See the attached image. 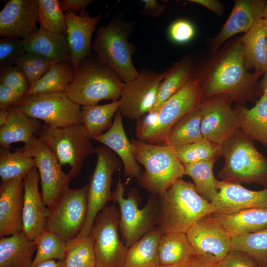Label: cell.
<instances>
[{
	"label": "cell",
	"instance_id": "1",
	"mask_svg": "<svg viewBox=\"0 0 267 267\" xmlns=\"http://www.w3.org/2000/svg\"><path fill=\"white\" fill-rule=\"evenodd\" d=\"M158 199L157 225L163 234L186 233L197 221L214 212L211 203L197 193L194 184L182 178Z\"/></svg>",
	"mask_w": 267,
	"mask_h": 267
},
{
	"label": "cell",
	"instance_id": "2",
	"mask_svg": "<svg viewBox=\"0 0 267 267\" xmlns=\"http://www.w3.org/2000/svg\"><path fill=\"white\" fill-rule=\"evenodd\" d=\"M260 74L247 71L242 44L238 42L220 57L210 70L205 83L201 84L202 100L218 94L227 95L232 101L246 100L252 94Z\"/></svg>",
	"mask_w": 267,
	"mask_h": 267
},
{
	"label": "cell",
	"instance_id": "3",
	"mask_svg": "<svg viewBox=\"0 0 267 267\" xmlns=\"http://www.w3.org/2000/svg\"><path fill=\"white\" fill-rule=\"evenodd\" d=\"M202 100V86L193 76L157 111L136 120L137 139L151 144L164 145L173 125L187 113L198 108Z\"/></svg>",
	"mask_w": 267,
	"mask_h": 267
},
{
	"label": "cell",
	"instance_id": "4",
	"mask_svg": "<svg viewBox=\"0 0 267 267\" xmlns=\"http://www.w3.org/2000/svg\"><path fill=\"white\" fill-rule=\"evenodd\" d=\"M134 157L144 170L136 178L151 194L160 195L184 175V166L178 160L173 147L132 139Z\"/></svg>",
	"mask_w": 267,
	"mask_h": 267
},
{
	"label": "cell",
	"instance_id": "5",
	"mask_svg": "<svg viewBox=\"0 0 267 267\" xmlns=\"http://www.w3.org/2000/svg\"><path fill=\"white\" fill-rule=\"evenodd\" d=\"M222 145L224 163L218 175L222 181L267 187V158L257 149L253 140L239 129Z\"/></svg>",
	"mask_w": 267,
	"mask_h": 267
},
{
	"label": "cell",
	"instance_id": "6",
	"mask_svg": "<svg viewBox=\"0 0 267 267\" xmlns=\"http://www.w3.org/2000/svg\"><path fill=\"white\" fill-rule=\"evenodd\" d=\"M124 84L97 57L89 55L79 65L65 92L80 106L95 105L102 100L120 99Z\"/></svg>",
	"mask_w": 267,
	"mask_h": 267
},
{
	"label": "cell",
	"instance_id": "7",
	"mask_svg": "<svg viewBox=\"0 0 267 267\" xmlns=\"http://www.w3.org/2000/svg\"><path fill=\"white\" fill-rule=\"evenodd\" d=\"M130 26L117 18L112 19L95 32L91 45L98 58L124 83L133 80L138 73L132 60L136 48L128 41L131 33Z\"/></svg>",
	"mask_w": 267,
	"mask_h": 267
},
{
	"label": "cell",
	"instance_id": "8",
	"mask_svg": "<svg viewBox=\"0 0 267 267\" xmlns=\"http://www.w3.org/2000/svg\"><path fill=\"white\" fill-rule=\"evenodd\" d=\"M38 134L61 165L71 167L72 178L80 174L86 158L96 151L82 124L61 128L45 123Z\"/></svg>",
	"mask_w": 267,
	"mask_h": 267
},
{
	"label": "cell",
	"instance_id": "9",
	"mask_svg": "<svg viewBox=\"0 0 267 267\" xmlns=\"http://www.w3.org/2000/svg\"><path fill=\"white\" fill-rule=\"evenodd\" d=\"M125 187L119 175L112 201L117 202L120 209L119 229L124 242L130 248L157 225L159 203L158 195L151 194L142 209L138 208L139 196L132 188L127 198H124Z\"/></svg>",
	"mask_w": 267,
	"mask_h": 267
},
{
	"label": "cell",
	"instance_id": "10",
	"mask_svg": "<svg viewBox=\"0 0 267 267\" xmlns=\"http://www.w3.org/2000/svg\"><path fill=\"white\" fill-rule=\"evenodd\" d=\"M27 116L58 127L82 124L81 106L65 92L39 93L23 97L14 106Z\"/></svg>",
	"mask_w": 267,
	"mask_h": 267
},
{
	"label": "cell",
	"instance_id": "11",
	"mask_svg": "<svg viewBox=\"0 0 267 267\" xmlns=\"http://www.w3.org/2000/svg\"><path fill=\"white\" fill-rule=\"evenodd\" d=\"M95 154L96 165L88 184L87 216L79 237H87L91 233L96 217L107 202L112 201V176L121 165L116 154L104 145L96 148Z\"/></svg>",
	"mask_w": 267,
	"mask_h": 267
},
{
	"label": "cell",
	"instance_id": "12",
	"mask_svg": "<svg viewBox=\"0 0 267 267\" xmlns=\"http://www.w3.org/2000/svg\"><path fill=\"white\" fill-rule=\"evenodd\" d=\"M88 184L64 190L49 208L46 229L66 241L77 237L85 224L88 213Z\"/></svg>",
	"mask_w": 267,
	"mask_h": 267
},
{
	"label": "cell",
	"instance_id": "13",
	"mask_svg": "<svg viewBox=\"0 0 267 267\" xmlns=\"http://www.w3.org/2000/svg\"><path fill=\"white\" fill-rule=\"evenodd\" d=\"M120 215L116 207L106 206L97 215L91 228L96 267H123L128 248L120 239Z\"/></svg>",
	"mask_w": 267,
	"mask_h": 267
},
{
	"label": "cell",
	"instance_id": "14",
	"mask_svg": "<svg viewBox=\"0 0 267 267\" xmlns=\"http://www.w3.org/2000/svg\"><path fill=\"white\" fill-rule=\"evenodd\" d=\"M165 74L166 71L157 72L141 69L134 78L125 83L121 92L122 102L119 108L122 116L137 120L151 112Z\"/></svg>",
	"mask_w": 267,
	"mask_h": 267
},
{
	"label": "cell",
	"instance_id": "15",
	"mask_svg": "<svg viewBox=\"0 0 267 267\" xmlns=\"http://www.w3.org/2000/svg\"><path fill=\"white\" fill-rule=\"evenodd\" d=\"M21 149L28 152L35 159L40 177L42 198L44 204L50 207L69 187L71 176L62 171L54 154L39 137L34 136Z\"/></svg>",
	"mask_w": 267,
	"mask_h": 267
},
{
	"label": "cell",
	"instance_id": "16",
	"mask_svg": "<svg viewBox=\"0 0 267 267\" xmlns=\"http://www.w3.org/2000/svg\"><path fill=\"white\" fill-rule=\"evenodd\" d=\"M231 98L218 94L203 100L199 109L201 113V131L203 138L222 145L239 129V117L231 107Z\"/></svg>",
	"mask_w": 267,
	"mask_h": 267
},
{
	"label": "cell",
	"instance_id": "17",
	"mask_svg": "<svg viewBox=\"0 0 267 267\" xmlns=\"http://www.w3.org/2000/svg\"><path fill=\"white\" fill-rule=\"evenodd\" d=\"M197 257L205 261L220 263L231 250V237L207 216L186 232Z\"/></svg>",
	"mask_w": 267,
	"mask_h": 267
},
{
	"label": "cell",
	"instance_id": "18",
	"mask_svg": "<svg viewBox=\"0 0 267 267\" xmlns=\"http://www.w3.org/2000/svg\"><path fill=\"white\" fill-rule=\"evenodd\" d=\"M38 0H9L0 12V36L24 40L37 31Z\"/></svg>",
	"mask_w": 267,
	"mask_h": 267
},
{
	"label": "cell",
	"instance_id": "19",
	"mask_svg": "<svg viewBox=\"0 0 267 267\" xmlns=\"http://www.w3.org/2000/svg\"><path fill=\"white\" fill-rule=\"evenodd\" d=\"M24 202L22 213V231L33 241L46 229L49 213L39 190L40 177L36 166L24 178Z\"/></svg>",
	"mask_w": 267,
	"mask_h": 267
},
{
	"label": "cell",
	"instance_id": "20",
	"mask_svg": "<svg viewBox=\"0 0 267 267\" xmlns=\"http://www.w3.org/2000/svg\"><path fill=\"white\" fill-rule=\"evenodd\" d=\"M214 213L229 215L255 208H267V187L253 191L240 184L221 180L219 191L210 202Z\"/></svg>",
	"mask_w": 267,
	"mask_h": 267
},
{
	"label": "cell",
	"instance_id": "21",
	"mask_svg": "<svg viewBox=\"0 0 267 267\" xmlns=\"http://www.w3.org/2000/svg\"><path fill=\"white\" fill-rule=\"evenodd\" d=\"M23 202V178L1 181L0 186V237L22 231Z\"/></svg>",
	"mask_w": 267,
	"mask_h": 267
},
{
	"label": "cell",
	"instance_id": "22",
	"mask_svg": "<svg viewBox=\"0 0 267 267\" xmlns=\"http://www.w3.org/2000/svg\"><path fill=\"white\" fill-rule=\"evenodd\" d=\"M64 13L71 63L76 71L81 62L90 55L92 35L100 17H90L84 13L77 15L70 11Z\"/></svg>",
	"mask_w": 267,
	"mask_h": 267
},
{
	"label": "cell",
	"instance_id": "23",
	"mask_svg": "<svg viewBox=\"0 0 267 267\" xmlns=\"http://www.w3.org/2000/svg\"><path fill=\"white\" fill-rule=\"evenodd\" d=\"M266 2L260 0H237L220 32L213 40L216 50L227 39L241 32L245 33L261 18H264Z\"/></svg>",
	"mask_w": 267,
	"mask_h": 267
},
{
	"label": "cell",
	"instance_id": "24",
	"mask_svg": "<svg viewBox=\"0 0 267 267\" xmlns=\"http://www.w3.org/2000/svg\"><path fill=\"white\" fill-rule=\"evenodd\" d=\"M123 116L118 110L110 128L101 135L93 138L116 153L124 166V175L129 178H137L141 169L134 157V146L125 133Z\"/></svg>",
	"mask_w": 267,
	"mask_h": 267
},
{
	"label": "cell",
	"instance_id": "25",
	"mask_svg": "<svg viewBox=\"0 0 267 267\" xmlns=\"http://www.w3.org/2000/svg\"><path fill=\"white\" fill-rule=\"evenodd\" d=\"M26 52L41 55L56 64L71 62L70 51L66 36L46 31L40 27L23 40Z\"/></svg>",
	"mask_w": 267,
	"mask_h": 267
},
{
	"label": "cell",
	"instance_id": "26",
	"mask_svg": "<svg viewBox=\"0 0 267 267\" xmlns=\"http://www.w3.org/2000/svg\"><path fill=\"white\" fill-rule=\"evenodd\" d=\"M231 238L267 228V208H255L229 214L207 216Z\"/></svg>",
	"mask_w": 267,
	"mask_h": 267
},
{
	"label": "cell",
	"instance_id": "27",
	"mask_svg": "<svg viewBox=\"0 0 267 267\" xmlns=\"http://www.w3.org/2000/svg\"><path fill=\"white\" fill-rule=\"evenodd\" d=\"M42 126L38 120L27 116L13 106L8 109L6 122L0 127V146L11 149L10 145L13 143L27 144Z\"/></svg>",
	"mask_w": 267,
	"mask_h": 267
},
{
	"label": "cell",
	"instance_id": "28",
	"mask_svg": "<svg viewBox=\"0 0 267 267\" xmlns=\"http://www.w3.org/2000/svg\"><path fill=\"white\" fill-rule=\"evenodd\" d=\"M37 250L23 231L0 239V267H31Z\"/></svg>",
	"mask_w": 267,
	"mask_h": 267
},
{
	"label": "cell",
	"instance_id": "29",
	"mask_svg": "<svg viewBox=\"0 0 267 267\" xmlns=\"http://www.w3.org/2000/svg\"><path fill=\"white\" fill-rule=\"evenodd\" d=\"M240 42L247 69L253 68L257 73H265L267 63L265 19L258 20Z\"/></svg>",
	"mask_w": 267,
	"mask_h": 267
},
{
	"label": "cell",
	"instance_id": "30",
	"mask_svg": "<svg viewBox=\"0 0 267 267\" xmlns=\"http://www.w3.org/2000/svg\"><path fill=\"white\" fill-rule=\"evenodd\" d=\"M163 235L155 227L128 248L123 267H160L158 247Z\"/></svg>",
	"mask_w": 267,
	"mask_h": 267
},
{
	"label": "cell",
	"instance_id": "31",
	"mask_svg": "<svg viewBox=\"0 0 267 267\" xmlns=\"http://www.w3.org/2000/svg\"><path fill=\"white\" fill-rule=\"evenodd\" d=\"M239 129L252 140L267 146V97L262 95L254 107L239 106L235 109Z\"/></svg>",
	"mask_w": 267,
	"mask_h": 267
},
{
	"label": "cell",
	"instance_id": "32",
	"mask_svg": "<svg viewBox=\"0 0 267 267\" xmlns=\"http://www.w3.org/2000/svg\"><path fill=\"white\" fill-rule=\"evenodd\" d=\"M158 253L160 266L190 262L197 257L186 233L163 234L158 244Z\"/></svg>",
	"mask_w": 267,
	"mask_h": 267
},
{
	"label": "cell",
	"instance_id": "33",
	"mask_svg": "<svg viewBox=\"0 0 267 267\" xmlns=\"http://www.w3.org/2000/svg\"><path fill=\"white\" fill-rule=\"evenodd\" d=\"M121 102L120 99L104 105L81 106L82 124L92 139L110 128Z\"/></svg>",
	"mask_w": 267,
	"mask_h": 267
},
{
	"label": "cell",
	"instance_id": "34",
	"mask_svg": "<svg viewBox=\"0 0 267 267\" xmlns=\"http://www.w3.org/2000/svg\"><path fill=\"white\" fill-rule=\"evenodd\" d=\"M193 66L189 58H185L166 71L158 90L157 99L150 112L157 111L169 98L180 90L192 77Z\"/></svg>",
	"mask_w": 267,
	"mask_h": 267
},
{
	"label": "cell",
	"instance_id": "35",
	"mask_svg": "<svg viewBox=\"0 0 267 267\" xmlns=\"http://www.w3.org/2000/svg\"><path fill=\"white\" fill-rule=\"evenodd\" d=\"M201 119L199 107L183 116L170 129L164 145L179 147L202 139Z\"/></svg>",
	"mask_w": 267,
	"mask_h": 267
},
{
	"label": "cell",
	"instance_id": "36",
	"mask_svg": "<svg viewBox=\"0 0 267 267\" xmlns=\"http://www.w3.org/2000/svg\"><path fill=\"white\" fill-rule=\"evenodd\" d=\"M75 73L71 62L55 64L30 88L24 96L39 93L65 92L73 82Z\"/></svg>",
	"mask_w": 267,
	"mask_h": 267
},
{
	"label": "cell",
	"instance_id": "37",
	"mask_svg": "<svg viewBox=\"0 0 267 267\" xmlns=\"http://www.w3.org/2000/svg\"><path fill=\"white\" fill-rule=\"evenodd\" d=\"M217 159L214 158L184 165V175L192 179L197 193L209 202L219 191L220 181L215 178L213 173V167Z\"/></svg>",
	"mask_w": 267,
	"mask_h": 267
},
{
	"label": "cell",
	"instance_id": "38",
	"mask_svg": "<svg viewBox=\"0 0 267 267\" xmlns=\"http://www.w3.org/2000/svg\"><path fill=\"white\" fill-rule=\"evenodd\" d=\"M36 160L28 152L20 149L11 152L10 149H0V177L1 181L22 178L36 166Z\"/></svg>",
	"mask_w": 267,
	"mask_h": 267
},
{
	"label": "cell",
	"instance_id": "39",
	"mask_svg": "<svg viewBox=\"0 0 267 267\" xmlns=\"http://www.w3.org/2000/svg\"><path fill=\"white\" fill-rule=\"evenodd\" d=\"M94 239L90 233L87 237L77 236L66 241V267H96Z\"/></svg>",
	"mask_w": 267,
	"mask_h": 267
},
{
	"label": "cell",
	"instance_id": "40",
	"mask_svg": "<svg viewBox=\"0 0 267 267\" xmlns=\"http://www.w3.org/2000/svg\"><path fill=\"white\" fill-rule=\"evenodd\" d=\"M231 250L247 254L261 267L267 266V228L232 237Z\"/></svg>",
	"mask_w": 267,
	"mask_h": 267
},
{
	"label": "cell",
	"instance_id": "41",
	"mask_svg": "<svg viewBox=\"0 0 267 267\" xmlns=\"http://www.w3.org/2000/svg\"><path fill=\"white\" fill-rule=\"evenodd\" d=\"M34 241L37 252L31 267L51 260L64 261L66 242L58 235L45 229Z\"/></svg>",
	"mask_w": 267,
	"mask_h": 267
},
{
	"label": "cell",
	"instance_id": "42",
	"mask_svg": "<svg viewBox=\"0 0 267 267\" xmlns=\"http://www.w3.org/2000/svg\"><path fill=\"white\" fill-rule=\"evenodd\" d=\"M173 148L178 160L184 166L214 158L218 159L222 156V145L204 138L191 144Z\"/></svg>",
	"mask_w": 267,
	"mask_h": 267
},
{
	"label": "cell",
	"instance_id": "43",
	"mask_svg": "<svg viewBox=\"0 0 267 267\" xmlns=\"http://www.w3.org/2000/svg\"><path fill=\"white\" fill-rule=\"evenodd\" d=\"M40 28L52 33L66 35L65 13L58 0H38ZM66 36V35H65Z\"/></svg>",
	"mask_w": 267,
	"mask_h": 267
},
{
	"label": "cell",
	"instance_id": "44",
	"mask_svg": "<svg viewBox=\"0 0 267 267\" xmlns=\"http://www.w3.org/2000/svg\"><path fill=\"white\" fill-rule=\"evenodd\" d=\"M54 64L51 60L32 52H25L13 63L24 74L30 87Z\"/></svg>",
	"mask_w": 267,
	"mask_h": 267
},
{
	"label": "cell",
	"instance_id": "45",
	"mask_svg": "<svg viewBox=\"0 0 267 267\" xmlns=\"http://www.w3.org/2000/svg\"><path fill=\"white\" fill-rule=\"evenodd\" d=\"M25 52L22 40L12 37L1 38L0 68L13 65L14 61Z\"/></svg>",
	"mask_w": 267,
	"mask_h": 267
},
{
	"label": "cell",
	"instance_id": "46",
	"mask_svg": "<svg viewBox=\"0 0 267 267\" xmlns=\"http://www.w3.org/2000/svg\"><path fill=\"white\" fill-rule=\"evenodd\" d=\"M0 83L9 86L23 97L30 88L24 74L14 65L0 68Z\"/></svg>",
	"mask_w": 267,
	"mask_h": 267
},
{
	"label": "cell",
	"instance_id": "47",
	"mask_svg": "<svg viewBox=\"0 0 267 267\" xmlns=\"http://www.w3.org/2000/svg\"><path fill=\"white\" fill-rule=\"evenodd\" d=\"M195 34L192 24L186 20H178L172 23L170 27L169 34L174 41L183 43L190 40Z\"/></svg>",
	"mask_w": 267,
	"mask_h": 267
},
{
	"label": "cell",
	"instance_id": "48",
	"mask_svg": "<svg viewBox=\"0 0 267 267\" xmlns=\"http://www.w3.org/2000/svg\"><path fill=\"white\" fill-rule=\"evenodd\" d=\"M256 263L247 254L230 250L220 262L221 267H256Z\"/></svg>",
	"mask_w": 267,
	"mask_h": 267
},
{
	"label": "cell",
	"instance_id": "49",
	"mask_svg": "<svg viewBox=\"0 0 267 267\" xmlns=\"http://www.w3.org/2000/svg\"><path fill=\"white\" fill-rule=\"evenodd\" d=\"M23 96L9 86L0 83V109H9Z\"/></svg>",
	"mask_w": 267,
	"mask_h": 267
},
{
	"label": "cell",
	"instance_id": "50",
	"mask_svg": "<svg viewBox=\"0 0 267 267\" xmlns=\"http://www.w3.org/2000/svg\"><path fill=\"white\" fill-rule=\"evenodd\" d=\"M142 1L144 5L141 10V14L144 16L158 17L166 10V5L155 0H143Z\"/></svg>",
	"mask_w": 267,
	"mask_h": 267
},
{
	"label": "cell",
	"instance_id": "51",
	"mask_svg": "<svg viewBox=\"0 0 267 267\" xmlns=\"http://www.w3.org/2000/svg\"><path fill=\"white\" fill-rule=\"evenodd\" d=\"M93 0H62L60 1V5L64 12L70 11L73 12H78L85 9Z\"/></svg>",
	"mask_w": 267,
	"mask_h": 267
},
{
	"label": "cell",
	"instance_id": "52",
	"mask_svg": "<svg viewBox=\"0 0 267 267\" xmlns=\"http://www.w3.org/2000/svg\"><path fill=\"white\" fill-rule=\"evenodd\" d=\"M190 2L202 5L217 14L221 15L223 11V7L221 3L215 0H189Z\"/></svg>",
	"mask_w": 267,
	"mask_h": 267
},
{
	"label": "cell",
	"instance_id": "53",
	"mask_svg": "<svg viewBox=\"0 0 267 267\" xmlns=\"http://www.w3.org/2000/svg\"><path fill=\"white\" fill-rule=\"evenodd\" d=\"M188 267H221L220 263H216L205 261L196 257L192 260Z\"/></svg>",
	"mask_w": 267,
	"mask_h": 267
},
{
	"label": "cell",
	"instance_id": "54",
	"mask_svg": "<svg viewBox=\"0 0 267 267\" xmlns=\"http://www.w3.org/2000/svg\"><path fill=\"white\" fill-rule=\"evenodd\" d=\"M36 267H66L64 261L56 260H49L44 262H43Z\"/></svg>",
	"mask_w": 267,
	"mask_h": 267
},
{
	"label": "cell",
	"instance_id": "55",
	"mask_svg": "<svg viewBox=\"0 0 267 267\" xmlns=\"http://www.w3.org/2000/svg\"><path fill=\"white\" fill-rule=\"evenodd\" d=\"M8 115V109H0V127L5 124Z\"/></svg>",
	"mask_w": 267,
	"mask_h": 267
},
{
	"label": "cell",
	"instance_id": "56",
	"mask_svg": "<svg viewBox=\"0 0 267 267\" xmlns=\"http://www.w3.org/2000/svg\"><path fill=\"white\" fill-rule=\"evenodd\" d=\"M264 76L261 82V89L263 91L262 95L267 97V72L264 73Z\"/></svg>",
	"mask_w": 267,
	"mask_h": 267
},
{
	"label": "cell",
	"instance_id": "57",
	"mask_svg": "<svg viewBox=\"0 0 267 267\" xmlns=\"http://www.w3.org/2000/svg\"><path fill=\"white\" fill-rule=\"evenodd\" d=\"M190 262H184L172 266H160L159 267H188Z\"/></svg>",
	"mask_w": 267,
	"mask_h": 267
},
{
	"label": "cell",
	"instance_id": "58",
	"mask_svg": "<svg viewBox=\"0 0 267 267\" xmlns=\"http://www.w3.org/2000/svg\"><path fill=\"white\" fill-rule=\"evenodd\" d=\"M264 18L267 22V2H266L264 10Z\"/></svg>",
	"mask_w": 267,
	"mask_h": 267
},
{
	"label": "cell",
	"instance_id": "59",
	"mask_svg": "<svg viewBox=\"0 0 267 267\" xmlns=\"http://www.w3.org/2000/svg\"><path fill=\"white\" fill-rule=\"evenodd\" d=\"M266 47H267V22L266 21ZM267 72V66H266L265 73Z\"/></svg>",
	"mask_w": 267,
	"mask_h": 267
}]
</instances>
